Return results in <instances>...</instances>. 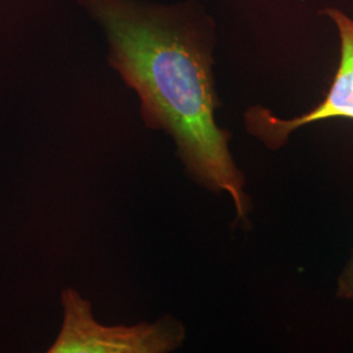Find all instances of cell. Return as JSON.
I'll return each instance as SVG.
<instances>
[{
    "label": "cell",
    "mask_w": 353,
    "mask_h": 353,
    "mask_svg": "<svg viewBox=\"0 0 353 353\" xmlns=\"http://www.w3.org/2000/svg\"><path fill=\"white\" fill-rule=\"evenodd\" d=\"M77 1L103 26L109 64L137 92L144 125L174 140L188 174L212 192L228 194L237 221H246L245 176L229 150V131L216 123L219 100L204 24L186 6Z\"/></svg>",
    "instance_id": "cell-1"
},
{
    "label": "cell",
    "mask_w": 353,
    "mask_h": 353,
    "mask_svg": "<svg viewBox=\"0 0 353 353\" xmlns=\"http://www.w3.org/2000/svg\"><path fill=\"white\" fill-rule=\"evenodd\" d=\"M62 306L63 325L50 353H168L179 348L186 336L183 325L170 316L153 323L105 326L74 288H64Z\"/></svg>",
    "instance_id": "cell-2"
},
{
    "label": "cell",
    "mask_w": 353,
    "mask_h": 353,
    "mask_svg": "<svg viewBox=\"0 0 353 353\" xmlns=\"http://www.w3.org/2000/svg\"><path fill=\"white\" fill-rule=\"evenodd\" d=\"M323 13L338 26L341 37V61L325 99L310 112L283 119L263 106H252L245 113L246 130L267 148L279 150L297 128L321 121L344 118L353 121V20L339 10Z\"/></svg>",
    "instance_id": "cell-3"
},
{
    "label": "cell",
    "mask_w": 353,
    "mask_h": 353,
    "mask_svg": "<svg viewBox=\"0 0 353 353\" xmlns=\"http://www.w3.org/2000/svg\"><path fill=\"white\" fill-rule=\"evenodd\" d=\"M338 296L343 299L353 300V256L339 279Z\"/></svg>",
    "instance_id": "cell-4"
}]
</instances>
